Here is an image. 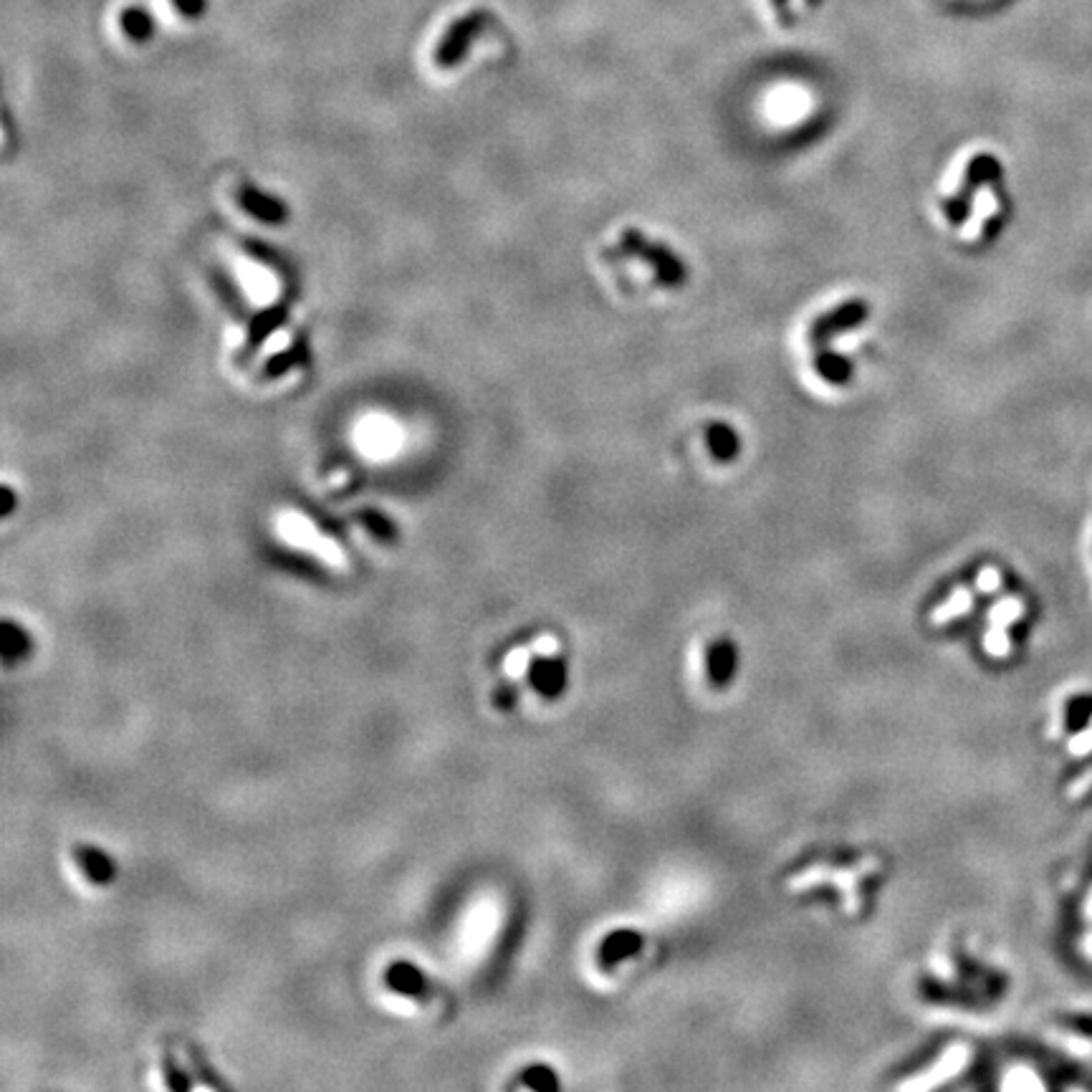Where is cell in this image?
I'll return each mask as SVG.
<instances>
[{"label":"cell","instance_id":"1","mask_svg":"<svg viewBox=\"0 0 1092 1092\" xmlns=\"http://www.w3.org/2000/svg\"><path fill=\"white\" fill-rule=\"evenodd\" d=\"M619 248H623L627 255H632V259H640L645 266H650V271L656 276L660 286L680 288L688 279V268L683 266V261H680L671 248L663 246V243L645 238L638 228H627V231H623V235H619Z\"/></svg>","mask_w":1092,"mask_h":1092},{"label":"cell","instance_id":"2","mask_svg":"<svg viewBox=\"0 0 1092 1092\" xmlns=\"http://www.w3.org/2000/svg\"><path fill=\"white\" fill-rule=\"evenodd\" d=\"M999 178L1002 165L994 154H976V158H971L966 170H963L959 191H956L954 198L943 200V215H946L948 226H961L971 211L974 195L979 193L983 185H994Z\"/></svg>","mask_w":1092,"mask_h":1092},{"label":"cell","instance_id":"3","mask_svg":"<svg viewBox=\"0 0 1092 1092\" xmlns=\"http://www.w3.org/2000/svg\"><path fill=\"white\" fill-rule=\"evenodd\" d=\"M867 316H870V307H867V301H862V299H847V301H842L840 307L829 309V312L817 316V319L812 321V327H809V334H807L809 347H812V357L832 352V349H829V344H832L834 336L842 332H849V329L862 327V321H865Z\"/></svg>","mask_w":1092,"mask_h":1092},{"label":"cell","instance_id":"4","mask_svg":"<svg viewBox=\"0 0 1092 1092\" xmlns=\"http://www.w3.org/2000/svg\"><path fill=\"white\" fill-rule=\"evenodd\" d=\"M489 20L491 13L485 11H468L463 13V16H458L453 23L448 26V31L443 33L441 44L435 46L433 61L437 69H456L465 53H468L474 38L489 26Z\"/></svg>","mask_w":1092,"mask_h":1092},{"label":"cell","instance_id":"5","mask_svg":"<svg viewBox=\"0 0 1092 1092\" xmlns=\"http://www.w3.org/2000/svg\"><path fill=\"white\" fill-rule=\"evenodd\" d=\"M281 534L286 536L292 544H296V546H307V549H314L316 555L332 559V562H340V555H336L334 549H329V546H332V544H329L327 539H324V542H321V539L316 536V531L312 529V524L301 522V518L288 516L286 522H281Z\"/></svg>","mask_w":1092,"mask_h":1092},{"label":"cell","instance_id":"6","mask_svg":"<svg viewBox=\"0 0 1092 1092\" xmlns=\"http://www.w3.org/2000/svg\"><path fill=\"white\" fill-rule=\"evenodd\" d=\"M706 445L716 461H733L741 450L737 430L726 423H711L706 428Z\"/></svg>","mask_w":1092,"mask_h":1092},{"label":"cell","instance_id":"7","mask_svg":"<svg viewBox=\"0 0 1092 1092\" xmlns=\"http://www.w3.org/2000/svg\"><path fill=\"white\" fill-rule=\"evenodd\" d=\"M812 367H814V373L822 377V380L834 384V387H845V384L853 380V375H855L853 360H847V357H840L834 352L812 357Z\"/></svg>","mask_w":1092,"mask_h":1092},{"label":"cell","instance_id":"8","mask_svg":"<svg viewBox=\"0 0 1092 1092\" xmlns=\"http://www.w3.org/2000/svg\"><path fill=\"white\" fill-rule=\"evenodd\" d=\"M387 987L395 991V994L402 996H420L428 981L420 974V969L413 966V963H393L387 971Z\"/></svg>","mask_w":1092,"mask_h":1092},{"label":"cell","instance_id":"9","mask_svg":"<svg viewBox=\"0 0 1092 1092\" xmlns=\"http://www.w3.org/2000/svg\"><path fill=\"white\" fill-rule=\"evenodd\" d=\"M77 858H79L81 870H84V873L89 875L94 882L112 880L114 865H112L110 855H104L97 847H77Z\"/></svg>","mask_w":1092,"mask_h":1092},{"label":"cell","instance_id":"10","mask_svg":"<svg viewBox=\"0 0 1092 1092\" xmlns=\"http://www.w3.org/2000/svg\"><path fill=\"white\" fill-rule=\"evenodd\" d=\"M241 205L246 208V211H251L253 215H259V218L268 220V222H279L281 218H286V211L279 205V202L266 198V195L255 193L253 187H246V191L241 193Z\"/></svg>","mask_w":1092,"mask_h":1092},{"label":"cell","instance_id":"11","mask_svg":"<svg viewBox=\"0 0 1092 1092\" xmlns=\"http://www.w3.org/2000/svg\"><path fill=\"white\" fill-rule=\"evenodd\" d=\"M119 26H121V31H125V36H130L132 40H147L152 36V29H154L152 16L142 9H127L125 13H121Z\"/></svg>","mask_w":1092,"mask_h":1092},{"label":"cell","instance_id":"12","mask_svg":"<svg viewBox=\"0 0 1092 1092\" xmlns=\"http://www.w3.org/2000/svg\"><path fill=\"white\" fill-rule=\"evenodd\" d=\"M362 443L367 445V450H373V453H384V450H390L397 443V433L390 428V425L377 423V425H369V428L364 430Z\"/></svg>","mask_w":1092,"mask_h":1092},{"label":"cell","instance_id":"13","mask_svg":"<svg viewBox=\"0 0 1092 1092\" xmlns=\"http://www.w3.org/2000/svg\"><path fill=\"white\" fill-rule=\"evenodd\" d=\"M26 652H29V638H26L20 627L9 623L3 627V658L13 663V660L23 658Z\"/></svg>","mask_w":1092,"mask_h":1092},{"label":"cell","instance_id":"14","mask_svg":"<svg viewBox=\"0 0 1092 1092\" xmlns=\"http://www.w3.org/2000/svg\"><path fill=\"white\" fill-rule=\"evenodd\" d=\"M172 9L182 18H198L200 13H205V0H170Z\"/></svg>","mask_w":1092,"mask_h":1092},{"label":"cell","instance_id":"15","mask_svg":"<svg viewBox=\"0 0 1092 1092\" xmlns=\"http://www.w3.org/2000/svg\"><path fill=\"white\" fill-rule=\"evenodd\" d=\"M524 663H526V652L524 650H516V652H511L509 660H506V667H509V673H514V676H518V673L524 671Z\"/></svg>","mask_w":1092,"mask_h":1092}]
</instances>
